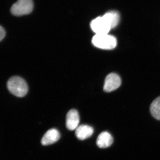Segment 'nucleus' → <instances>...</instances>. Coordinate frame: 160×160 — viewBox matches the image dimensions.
Returning a JSON list of instances; mask_svg holds the SVG:
<instances>
[{
	"label": "nucleus",
	"instance_id": "f03ea898",
	"mask_svg": "<svg viewBox=\"0 0 160 160\" xmlns=\"http://www.w3.org/2000/svg\"><path fill=\"white\" fill-rule=\"evenodd\" d=\"M92 42L95 47L103 49H113L117 45L116 38L108 34L95 35Z\"/></svg>",
	"mask_w": 160,
	"mask_h": 160
},
{
	"label": "nucleus",
	"instance_id": "f257e3e1",
	"mask_svg": "<svg viewBox=\"0 0 160 160\" xmlns=\"http://www.w3.org/2000/svg\"><path fill=\"white\" fill-rule=\"evenodd\" d=\"M7 86L9 91L18 97H23L26 95L28 91L27 83L19 77L10 78L7 82Z\"/></svg>",
	"mask_w": 160,
	"mask_h": 160
},
{
	"label": "nucleus",
	"instance_id": "20e7f679",
	"mask_svg": "<svg viewBox=\"0 0 160 160\" xmlns=\"http://www.w3.org/2000/svg\"><path fill=\"white\" fill-rule=\"evenodd\" d=\"M90 27L96 34H108L111 28L103 17H98L90 23Z\"/></svg>",
	"mask_w": 160,
	"mask_h": 160
},
{
	"label": "nucleus",
	"instance_id": "0eeeda50",
	"mask_svg": "<svg viewBox=\"0 0 160 160\" xmlns=\"http://www.w3.org/2000/svg\"><path fill=\"white\" fill-rule=\"evenodd\" d=\"M60 134L57 129H51L46 132L41 140L43 146H48L56 142L59 140Z\"/></svg>",
	"mask_w": 160,
	"mask_h": 160
},
{
	"label": "nucleus",
	"instance_id": "1a4fd4ad",
	"mask_svg": "<svg viewBox=\"0 0 160 160\" xmlns=\"http://www.w3.org/2000/svg\"><path fill=\"white\" fill-rule=\"evenodd\" d=\"M96 142L100 148H108L113 142V138L108 132H103L99 135Z\"/></svg>",
	"mask_w": 160,
	"mask_h": 160
},
{
	"label": "nucleus",
	"instance_id": "39448f33",
	"mask_svg": "<svg viewBox=\"0 0 160 160\" xmlns=\"http://www.w3.org/2000/svg\"><path fill=\"white\" fill-rule=\"evenodd\" d=\"M121 79L116 73H109L106 76L104 83V90L106 92H110L117 89L121 86Z\"/></svg>",
	"mask_w": 160,
	"mask_h": 160
},
{
	"label": "nucleus",
	"instance_id": "9b49d317",
	"mask_svg": "<svg viewBox=\"0 0 160 160\" xmlns=\"http://www.w3.org/2000/svg\"><path fill=\"white\" fill-rule=\"evenodd\" d=\"M150 110L152 115L160 121V97L157 98L152 103Z\"/></svg>",
	"mask_w": 160,
	"mask_h": 160
},
{
	"label": "nucleus",
	"instance_id": "6e6552de",
	"mask_svg": "<svg viewBox=\"0 0 160 160\" xmlns=\"http://www.w3.org/2000/svg\"><path fill=\"white\" fill-rule=\"evenodd\" d=\"M93 133V128L88 125H81L75 130L76 136L80 140H86L90 138Z\"/></svg>",
	"mask_w": 160,
	"mask_h": 160
},
{
	"label": "nucleus",
	"instance_id": "9d476101",
	"mask_svg": "<svg viewBox=\"0 0 160 160\" xmlns=\"http://www.w3.org/2000/svg\"><path fill=\"white\" fill-rule=\"evenodd\" d=\"M103 17L109 24L111 29L116 27L120 21V16L118 12L115 11L108 12L103 16Z\"/></svg>",
	"mask_w": 160,
	"mask_h": 160
},
{
	"label": "nucleus",
	"instance_id": "7ed1b4c3",
	"mask_svg": "<svg viewBox=\"0 0 160 160\" xmlns=\"http://www.w3.org/2000/svg\"><path fill=\"white\" fill-rule=\"evenodd\" d=\"M33 9L32 0H18L12 6L11 12L16 16H22L31 13Z\"/></svg>",
	"mask_w": 160,
	"mask_h": 160
},
{
	"label": "nucleus",
	"instance_id": "f8f14e48",
	"mask_svg": "<svg viewBox=\"0 0 160 160\" xmlns=\"http://www.w3.org/2000/svg\"><path fill=\"white\" fill-rule=\"evenodd\" d=\"M6 31L2 26L0 27V40L2 41L6 36Z\"/></svg>",
	"mask_w": 160,
	"mask_h": 160
},
{
	"label": "nucleus",
	"instance_id": "423d86ee",
	"mask_svg": "<svg viewBox=\"0 0 160 160\" xmlns=\"http://www.w3.org/2000/svg\"><path fill=\"white\" fill-rule=\"evenodd\" d=\"M80 117L78 112L74 109L68 112L66 117V126L69 130H74L78 127Z\"/></svg>",
	"mask_w": 160,
	"mask_h": 160
}]
</instances>
